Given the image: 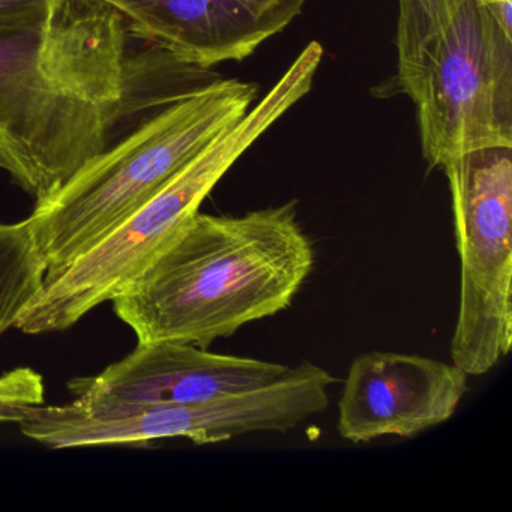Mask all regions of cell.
<instances>
[{"instance_id": "cell-8", "label": "cell", "mask_w": 512, "mask_h": 512, "mask_svg": "<svg viewBox=\"0 0 512 512\" xmlns=\"http://www.w3.org/2000/svg\"><path fill=\"white\" fill-rule=\"evenodd\" d=\"M290 367L220 355L187 343L137 344L103 373L74 379L70 389L91 403L197 404L266 385Z\"/></svg>"}, {"instance_id": "cell-15", "label": "cell", "mask_w": 512, "mask_h": 512, "mask_svg": "<svg viewBox=\"0 0 512 512\" xmlns=\"http://www.w3.org/2000/svg\"><path fill=\"white\" fill-rule=\"evenodd\" d=\"M254 7L263 11L281 10V8H299L302 10L305 0H247Z\"/></svg>"}, {"instance_id": "cell-12", "label": "cell", "mask_w": 512, "mask_h": 512, "mask_svg": "<svg viewBox=\"0 0 512 512\" xmlns=\"http://www.w3.org/2000/svg\"><path fill=\"white\" fill-rule=\"evenodd\" d=\"M44 404V382L32 368H16L0 376V422H20Z\"/></svg>"}, {"instance_id": "cell-7", "label": "cell", "mask_w": 512, "mask_h": 512, "mask_svg": "<svg viewBox=\"0 0 512 512\" xmlns=\"http://www.w3.org/2000/svg\"><path fill=\"white\" fill-rule=\"evenodd\" d=\"M467 374L427 356L371 352L353 359L338 403V433L352 443L412 439L454 416Z\"/></svg>"}, {"instance_id": "cell-10", "label": "cell", "mask_w": 512, "mask_h": 512, "mask_svg": "<svg viewBox=\"0 0 512 512\" xmlns=\"http://www.w3.org/2000/svg\"><path fill=\"white\" fill-rule=\"evenodd\" d=\"M46 275L28 218L0 224V335L16 328L23 311L43 290Z\"/></svg>"}, {"instance_id": "cell-13", "label": "cell", "mask_w": 512, "mask_h": 512, "mask_svg": "<svg viewBox=\"0 0 512 512\" xmlns=\"http://www.w3.org/2000/svg\"><path fill=\"white\" fill-rule=\"evenodd\" d=\"M53 4L55 0H0V34L44 22Z\"/></svg>"}, {"instance_id": "cell-11", "label": "cell", "mask_w": 512, "mask_h": 512, "mask_svg": "<svg viewBox=\"0 0 512 512\" xmlns=\"http://www.w3.org/2000/svg\"><path fill=\"white\" fill-rule=\"evenodd\" d=\"M467 0H398V80H406L427 44Z\"/></svg>"}, {"instance_id": "cell-4", "label": "cell", "mask_w": 512, "mask_h": 512, "mask_svg": "<svg viewBox=\"0 0 512 512\" xmlns=\"http://www.w3.org/2000/svg\"><path fill=\"white\" fill-rule=\"evenodd\" d=\"M257 86L220 79L161 107L80 169L28 218L47 274L61 271L148 202L221 131L241 121Z\"/></svg>"}, {"instance_id": "cell-6", "label": "cell", "mask_w": 512, "mask_h": 512, "mask_svg": "<svg viewBox=\"0 0 512 512\" xmlns=\"http://www.w3.org/2000/svg\"><path fill=\"white\" fill-rule=\"evenodd\" d=\"M418 112L430 167L472 149L512 146V35L467 0L400 83Z\"/></svg>"}, {"instance_id": "cell-9", "label": "cell", "mask_w": 512, "mask_h": 512, "mask_svg": "<svg viewBox=\"0 0 512 512\" xmlns=\"http://www.w3.org/2000/svg\"><path fill=\"white\" fill-rule=\"evenodd\" d=\"M124 19L128 34L179 61L212 68L253 55L301 13L263 11L247 0H97Z\"/></svg>"}, {"instance_id": "cell-3", "label": "cell", "mask_w": 512, "mask_h": 512, "mask_svg": "<svg viewBox=\"0 0 512 512\" xmlns=\"http://www.w3.org/2000/svg\"><path fill=\"white\" fill-rule=\"evenodd\" d=\"M322 56L317 41L308 44L241 121L221 131L94 247L61 271L47 274L43 290L16 328L28 335L65 331L130 286L200 212L203 200L242 154L311 91Z\"/></svg>"}, {"instance_id": "cell-5", "label": "cell", "mask_w": 512, "mask_h": 512, "mask_svg": "<svg viewBox=\"0 0 512 512\" xmlns=\"http://www.w3.org/2000/svg\"><path fill=\"white\" fill-rule=\"evenodd\" d=\"M440 170L448 179L460 259L452 364L482 376L512 347V146L472 149Z\"/></svg>"}, {"instance_id": "cell-2", "label": "cell", "mask_w": 512, "mask_h": 512, "mask_svg": "<svg viewBox=\"0 0 512 512\" xmlns=\"http://www.w3.org/2000/svg\"><path fill=\"white\" fill-rule=\"evenodd\" d=\"M314 266L296 202L239 217L197 212L115 299L137 343L209 349L292 305Z\"/></svg>"}, {"instance_id": "cell-14", "label": "cell", "mask_w": 512, "mask_h": 512, "mask_svg": "<svg viewBox=\"0 0 512 512\" xmlns=\"http://www.w3.org/2000/svg\"><path fill=\"white\" fill-rule=\"evenodd\" d=\"M478 2L496 19L506 34L512 35V0H478Z\"/></svg>"}, {"instance_id": "cell-1", "label": "cell", "mask_w": 512, "mask_h": 512, "mask_svg": "<svg viewBox=\"0 0 512 512\" xmlns=\"http://www.w3.org/2000/svg\"><path fill=\"white\" fill-rule=\"evenodd\" d=\"M127 26L97 0H55L0 34V167L38 205L106 151L128 103Z\"/></svg>"}]
</instances>
